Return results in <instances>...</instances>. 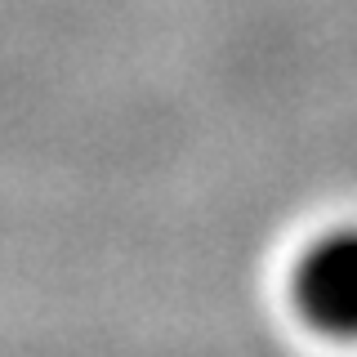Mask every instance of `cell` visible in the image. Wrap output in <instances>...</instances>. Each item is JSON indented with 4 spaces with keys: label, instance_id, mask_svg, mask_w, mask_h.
Returning a JSON list of instances; mask_svg holds the SVG:
<instances>
[{
    "label": "cell",
    "instance_id": "obj_1",
    "mask_svg": "<svg viewBox=\"0 0 357 357\" xmlns=\"http://www.w3.org/2000/svg\"><path fill=\"white\" fill-rule=\"evenodd\" d=\"M295 304L317 331L357 340V223L308 241L295 264Z\"/></svg>",
    "mask_w": 357,
    "mask_h": 357
}]
</instances>
